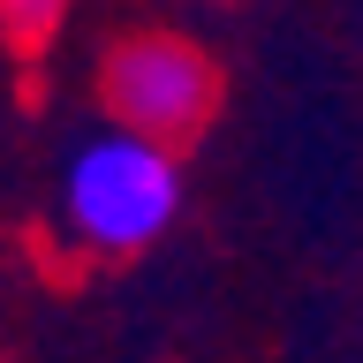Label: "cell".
<instances>
[{"instance_id": "obj_1", "label": "cell", "mask_w": 363, "mask_h": 363, "mask_svg": "<svg viewBox=\"0 0 363 363\" xmlns=\"http://www.w3.org/2000/svg\"><path fill=\"white\" fill-rule=\"evenodd\" d=\"M182 212V167L167 144H144L129 129L84 136L61 167V220L99 257H129L159 242Z\"/></svg>"}, {"instance_id": "obj_2", "label": "cell", "mask_w": 363, "mask_h": 363, "mask_svg": "<svg viewBox=\"0 0 363 363\" xmlns=\"http://www.w3.org/2000/svg\"><path fill=\"white\" fill-rule=\"evenodd\" d=\"M212 99H220L212 61L189 38H174V30H136V38L106 45V61H99L106 129H129L144 144H167V152H174L182 136L204 129Z\"/></svg>"}, {"instance_id": "obj_3", "label": "cell", "mask_w": 363, "mask_h": 363, "mask_svg": "<svg viewBox=\"0 0 363 363\" xmlns=\"http://www.w3.org/2000/svg\"><path fill=\"white\" fill-rule=\"evenodd\" d=\"M61 8H68V0H0V23H8V30H23V38H38V30H53V23H61Z\"/></svg>"}]
</instances>
